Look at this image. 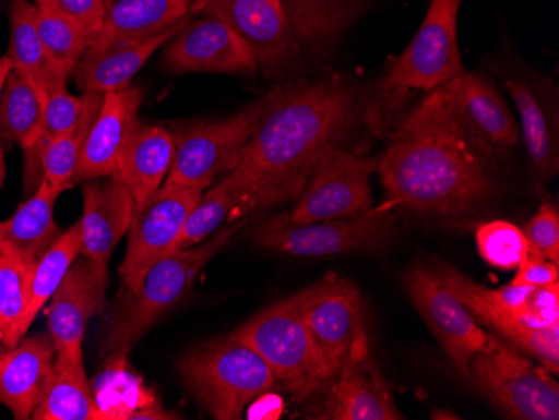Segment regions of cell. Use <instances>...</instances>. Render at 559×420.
I'll use <instances>...</instances> for the list:
<instances>
[{"mask_svg": "<svg viewBox=\"0 0 559 420\" xmlns=\"http://www.w3.org/2000/svg\"><path fill=\"white\" fill-rule=\"evenodd\" d=\"M499 155L442 84L404 116L380 155L377 171L388 194L382 206L442 219L476 215L501 191Z\"/></svg>", "mask_w": 559, "mask_h": 420, "instance_id": "obj_1", "label": "cell"}, {"mask_svg": "<svg viewBox=\"0 0 559 420\" xmlns=\"http://www.w3.org/2000/svg\"><path fill=\"white\" fill-rule=\"evenodd\" d=\"M359 116V96L341 81L295 84L266 94L237 168L255 183L260 208L300 196L320 159L341 147Z\"/></svg>", "mask_w": 559, "mask_h": 420, "instance_id": "obj_2", "label": "cell"}, {"mask_svg": "<svg viewBox=\"0 0 559 420\" xmlns=\"http://www.w3.org/2000/svg\"><path fill=\"white\" fill-rule=\"evenodd\" d=\"M243 227L245 221L230 225L193 249L173 250L156 260L140 285L133 291H126L121 305L116 309L106 334V352L118 357L128 353L163 313L187 297L203 268Z\"/></svg>", "mask_w": 559, "mask_h": 420, "instance_id": "obj_3", "label": "cell"}, {"mask_svg": "<svg viewBox=\"0 0 559 420\" xmlns=\"http://www.w3.org/2000/svg\"><path fill=\"white\" fill-rule=\"evenodd\" d=\"M231 337L255 350L272 369L276 381L282 382L297 400L309 399L329 387L337 375V370L301 320L294 297L248 320Z\"/></svg>", "mask_w": 559, "mask_h": 420, "instance_id": "obj_4", "label": "cell"}, {"mask_svg": "<svg viewBox=\"0 0 559 420\" xmlns=\"http://www.w3.org/2000/svg\"><path fill=\"white\" fill-rule=\"evenodd\" d=\"M178 370L198 403L219 420L240 419L248 404L276 384L265 360L231 335L185 353Z\"/></svg>", "mask_w": 559, "mask_h": 420, "instance_id": "obj_5", "label": "cell"}, {"mask_svg": "<svg viewBox=\"0 0 559 420\" xmlns=\"http://www.w3.org/2000/svg\"><path fill=\"white\" fill-rule=\"evenodd\" d=\"M469 381L506 419H559V385L551 372L492 332L471 359Z\"/></svg>", "mask_w": 559, "mask_h": 420, "instance_id": "obj_6", "label": "cell"}, {"mask_svg": "<svg viewBox=\"0 0 559 420\" xmlns=\"http://www.w3.org/2000/svg\"><path fill=\"white\" fill-rule=\"evenodd\" d=\"M442 284L469 310L477 324L516 345L521 352L538 360L551 374L559 370V325L536 328L531 316V299L536 287L506 285L488 288L476 284L460 269L436 260L430 265Z\"/></svg>", "mask_w": 559, "mask_h": 420, "instance_id": "obj_7", "label": "cell"}, {"mask_svg": "<svg viewBox=\"0 0 559 420\" xmlns=\"http://www.w3.org/2000/svg\"><path fill=\"white\" fill-rule=\"evenodd\" d=\"M463 0H430L414 39L392 64L379 91L399 106L413 93H430L464 72L457 43V12Z\"/></svg>", "mask_w": 559, "mask_h": 420, "instance_id": "obj_8", "label": "cell"}, {"mask_svg": "<svg viewBox=\"0 0 559 420\" xmlns=\"http://www.w3.org/2000/svg\"><path fill=\"white\" fill-rule=\"evenodd\" d=\"M395 235L394 216L385 206L344 219L294 224L288 215L266 219L255 231L260 249L295 256L382 252Z\"/></svg>", "mask_w": 559, "mask_h": 420, "instance_id": "obj_9", "label": "cell"}, {"mask_svg": "<svg viewBox=\"0 0 559 420\" xmlns=\"http://www.w3.org/2000/svg\"><path fill=\"white\" fill-rule=\"evenodd\" d=\"M263 106L265 96L230 118L191 122L173 130L175 158L166 183L205 191L216 178L237 169Z\"/></svg>", "mask_w": 559, "mask_h": 420, "instance_id": "obj_10", "label": "cell"}, {"mask_svg": "<svg viewBox=\"0 0 559 420\" xmlns=\"http://www.w3.org/2000/svg\"><path fill=\"white\" fill-rule=\"evenodd\" d=\"M294 297L295 307L334 369L369 352L359 288L329 275Z\"/></svg>", "mask_w": 559, "mask_h": 420, "instance_id": "obj_11", "label": "cell"}, {"mask_svg": "<svg viewBox=\"0 0 559 420\" xmlns=\"http://www.w3.org/2000/svg\"><path fill=\"white\" fill-rule=\"evenodd\" d=\"M203 190L163 183L162 188L134 205L133 218L128 230V249L119 266L126 291H133L140 285L156 260L176 249L183 233L191 209L200 202Z\"/></svg>", "mask_w": 559, "mask_h": 420, "instance_id": "obj_12", "label": "cell"}, {"mask_svg": "<svg viewBox=\"0 0 559 420\" xmlns=\"http://www.w3.org/2000/svg\"><path fill=\"white\" fill-rule=\"evenodd\" d=\"M379 161L380 156L354 155L342 147L330 149L313 169L288 218L294 224H316L369 212L372 208L370 177L379 168Z\"/></svg>", "mask_w": 559, "mask_h": 420, "instance_id": "obj_13", "label": "cell"}, {"mask_svg": "<svg viewBox=\"0 0 559 420\" xmlns=\"http://www.w3.org/2000/svg\"><path fill=\"white\" fill-rule=\"evenodd\" d=\"M405 287L457 374L469 381L471 359L485 347L488 332L477 324L430 265L413 266L405 275Z\"/></svg>", "mask_w": 559, "mask_h": 420, "instance_id": "obj_14", "label": "cell"}, {"mask_svg": "<svg viewBox=\"0 0 559 420\" xmlns=\"http://www.w3.org/2000/svg\"><path fill=\"white\" fill-rule=\"evenodd\" d=\"M106 285L108 265L83 259L72 263L64 280L52 295L46 316L58 362L84 365V335L94 310L105 297Z\"/></svg>", "mask_w": 559, "mask_h": 420, "instance_id": "obj_15", "label": "cell"}, {"mask_svg": "<svg viewBox=\"0 0 559 420\" xmlns=\"http://www.w3.org/2000/svg\"><path fill=\"white\" fill-rule=\"evenodd\" d=\"M190 14L225 22L266 71L284 68L297 56V40L287 15L266 0H193Z\"/></svg>", "mask_w": 559, "mask_h": 420, "instance_id": "obj_16", "label": "cell"}, {"mask_svg": "<svg viewBox=\"0 0 559 420\" xmlns=\"http://www.w3.org/2000/svg\"><path fill=\"white\" fill-rule=\"evenodd\" d=\"M165 68L181 72H219V74H253L259 69L250 47L216 17L198 19L168 43Z\"/></svg>", "mask_w": 559, "mask_h": 420, "instance_id": "obj_17", "label": "cell"}, {"mask_svg": "<svg viewBox=\"0 0 559 420\" xmlns=\"http://www.w3.org/2000/svg\"><path fill=\"white\" fill-rule=\"evenodd\" d=\"M141 105V87L130 86L105 94L103 105L84 143L83 156L72 178V187L112 177L126 144L140 124L138 112Z\"/></svg>", "mask_w": 559, "mask_h": 420, "instance_id": "obj_18", "label": "cell"}, {"mask_svg": "<svg viewBox=\"0 0 559 420\" xmlns=\"http://www.w3.org/2000/svg\"><path fill=\"white\" fill-rule=\"evenodd\" d=\"M504 84L521 119V136L531 166L542 180H551L559 168L558 105L548 81L523 72L506 74Z\"/></svg>", "mask_w": 559, "mask_h": 420, "instance_id": "obj_19", "label": "cell"}, {"mask_svg": "<svg viewBox=\"0 0 559 420\" xmlns=\"http://www.w3.org/2000/svg\"><path fill=\"white\" fill-rule=\"evenodd\" d=\"M316 419L401 420L404 416L395 406L391 385L367 353L341 367Z\"/></svg>", "mask_w": 559, "mask_h": 420, "instance_id": "obj_20", "label": "cell"}, {"mask_svg": "<svg viewBox=\"0 0 559 420\" xmlns=\"http://www.w3.org/2000/svg\"><path fill=\"white\" fill-rule=\"evenodd\" d=\"M56 372V347L50 335L24 337L0 353V404L14 419H33Z\"/></svg>", "mask_w": 559, "mask_h": 420, "instance_id": "obj_21", "label": "cell"}, {"mask_svg": "<svg viewBox=\"0 0 559 420\" xmlns=\"http://www.w3.org/2000/svg\"><path fill=\"white\" fill-rule=\"evenodd\" d=\"M81 255L108 265L116 244L130 230L134 200L121 181H87L83 190Z\"/></svg>", "mask_w": 559, "mask_h": 420, "instance_id": "obj_22", "label": "cell"}, {"mask_svg": "<svg viewBox=\"0 0 559 420\" xmlns=\"http://www.w3.org/2000/svg\"><path fill=\"white\" fill-rule=\"evenodd\" d=\"M190 22H181L159 36L133 43L109 44V46L87 49L81 61L75 65L74 76L78 87L83 93H115L131 86L140 69L147 59L158 51L163 44L169 43Z\"/></svg>", "mask_w": 559, "mask_h": 420, "instance_id": "obj_23", "label": "cell"}, {"mask_svg": "<svg viewBox=\"0 0 559 420\" xmlns=\"http://www.w3.org/2000/svg\"><path fill=\"white\" fill-rule=\"evenodd\" d=\"M193 0H105V22L87 49L159 36L190 17Z\"/></svg>", "mask_w": 559, "mask_h": 420, "instance_id": "obj_24", "label": "cell"}, {"mask_svg": "<svg viewBox=\"0 0 559 420\" xmlns=\"http://www.w3.org/2000/svg\"><path fill=\"white\" fill-rule=\"evenodd\" d=\"M448 84L464 118L480 137L498 152L516 149L521 140L520 124L489 77L464 71Z\"/></svg>", "mask_w": 559, "mask_h": 420, "instance_id": "obj_25", "label": "cell"}, {"mask_svg": "<svg viewBox=\"0 0 559 420\" xmlns=\"http://www.w3.org/2000/svg\"><path fill=\"white\" fill-rule=\"evenodd\" d=\"M175 158V137L159 124H138L126 144L112 177L124 184L141 205L158 191L168 178Z\"/></svg>", "mask_w": 559, "mask_h": 420, "instance_id": "obj_26", "label": "cell"}, {"mask_svg": "<svg viewBox=\"0 0 559 420\" xmlns=\"http://www.w3.org/2000/svg\"><path fill=\"white\" fill-rule=\"evenodd\" d=\"M61 193V188L40 181L29 200L11 218L0 221V252L34 265L62 235L55 219L56 202Z\"/></svg>", "mask_w": 559, "mask_h": 420, "instance_id": "obj_27", "label": "cell"}, {"mask_svg": "<svg viewBox=\"0 0 559 420\" xmlns=\"http://www.w3.org/2000/svg\"><path fill=\"white\" fill-rule=\"evenodd\" d=\"M259 208L255 183L245 177L243 172L234 169L212 190L201 194L200 202L188 216L175 250L193 249L218 230L225 219L243 216Z\"/></svg>", "mask_w": 559, "mask_h": 420, "instance_id": "obj_28", "label": "cell"}, {"mask_svg": "<svg viewBox=\"0 0 559 420\" xmlns=\"http://www.w3.org/2000/svg\"><path fill=\"white\" fill-rule=\"evenodd\" d=\"M11 44L8 58L43 93L68 86L69 74L56 68L37 33V8L31 0H11Z\"/></svg>", "mask_w": 559, "mask_h": 420, "instance_id": "obj_29", "label": "cell"}, {"mask_svg": "<svg viewBox=\"0 0 559 420\" xmlns=\"http://www.w3.org/2000/svg\"><path fill=\"white\" fill-rule=\"evenodd\" d=\"M46 105L47 94L12 68L0 97V140L31 152L43 133Z\"/></svg>", "mask_w": 559, "mask_h": 420, "instance_id": "obj_30", "label": "cell"}, {"mask_svg": "<svg viewBox=\"0 0 559 420\" xmlns=\"http://www.w3.org/2000/svg\"><path fill=\"white\" fill-rule=\"evenodd\" d=\"M81 255V221L62 231L56 243L34 263L27 285V302L19 325V340L25 337L40 310L52 299L75 259Z\"/></svg>", "mask_w": 559, "mask_h": 420, "instance_id": "obj_31", "label": "cell"}, {"mask_svg": "<svg viewBox=\"0 0 559 420\" xmlns=\"http://www.w3.org/2000/svg\"><path fill=\"white\" fill-rule=\"evenodd\" d=\"M36 420H99L111 419L100 409L87 382L84 365H69L56 360L55 377L50 379L39 406Z\"/></svg>", "mask_w": 559, "mask_h": 420, "instance_id": "obj_32", "label": "cell"}, {"mask_svg": "<svg viewBox=\"0 0 559 420\" xmlns=\"http://www.w3.org/2000/svg\"><path fill=\"white\" fill-rule=\"evenodd\" d=\"M83 96H72L68 86L47 93L43 133L31 152L24 153V193L33 194L43 181V156L47 147L74 130L83 112Z\"/></svg>", "mask_w": 559, "mask_h": 420, "instance_id": "obj_33", "label": "cell"}, {"mask_svg": "<svg viewBox=\"0 0 559 420\" xmlns=\"http://www.w3.org/2000/svg\"><path fill=\"white\" fill-rule=\"evenodd\" d=\"M103 97L105 94L83 93V112L74 130L56 140L44 153L43 181L62 191L72 188V178L80 166L84 143L103 105Z\"/></svg>", "mask_w": 559, "mask_h": 420, "instance_id": "obj_34", "label": "cell"}, {"mask_svg": "<svg viewBox=\"0 0 559 420\" xmlns=\"http://www.w3.org/2000/svg\"><path fill=\"white\" fill-rule=\"evenodd\" d=\"M33 263L24 262L11 253L0 252V344L14 349L19 344V325L27 302Z\"/></svg>", "mask_w": 559, "mask_h": 420, "instance_id": "obj_35", "label": "cell"}, {"mask_svg": "<svg viewBox=\"0 0 559 420\" xmlns=\"http://www.w3.org/2000/svg\"><path fill=\"white\" fill-rule=\"evenodd\" d=\"M36 8L37 33L47 56L56 68L72 76L75 65L90 47V37L50 5L43 2Z\"/></svg>", "mask_w": 559, "mask_h": 420, "instance_id": "obj_36", "label": "cell"}, {"mask_svg": "<svg viewBox=\"0 0 559 420\" xmlns=\"http://www.w3.org/2000/svg\"><path fill=\"white\" fill-rule=\"evenodd\" d=\"M480 259L499 269H516L530 253L526 235L510 221H489L476 231Z\"/></svg>", "mask_w": 559, "mask_h": 420, "instance_id": "obj_37", "label": "cell"}, {"mask_svg": "<svg viewBox=\"0 0 559 420\" xmlns=\"http://www.w3.org/2000/svg\"><path fill=\"white\" fill-rule=\"evenodd\" d=\"M530 252L549 262H559V213L551 203H545L530 224L523 228Z\"/></svg>", "mask_w": 559, "mask_h": 420, "instance_id": "obj_38", "label": "cell"}, {"mask_svg": "<svg viewBox=\"0 0 559 420\" xmlns=\"http://www.w3.org/2000/svg\"><path fill=\"white\" fill-rule=\"evenodd\" d=\"M93 39L105 22V0H43ZM40 2V4H43Z\"/></svg>", "mask_w": 559, "mask_h": 420, "instance_id": "obj_39", "label": "cell"}, {"mask_svg": "<svg viewBox=\"0 0 559 420\" xmlns=\"http://www.w3.org/2000/svg\"><path fill=\"white\" fill-rule=\"evenodd\" d=\"M511 284L527 285V287H549V285L559 284L558 265L530 252L518 266L516 277Z\"/></svg>", "mask_w": 559, "mask_h": 420, "instance_id": "obj_40", "label": "cell"}, {"mask_svg": "<svg viewBox=\"0 0 559 420\" xmlns=\"http://www.w3.org/2000/svg\"><path fill=\"white\" fill-rule=\"evenodd\" d=\"M14 68L11 59L8 56L0 58V97H2V91H4L5 81H8L9 72Z\"/></svg>", "mask_w": 559, "mask_h": 420, "instance_id": "obj_41", "label": "cell"}, {"mask_svg": "<svg viewBox=\"0 0 559 420\" xmlns=\"http://www.w3.org/2000/svg\"><path fill=\"white\" fill-rule=\"evenodd\" d=\"M5 180V158H4V149H2V144H0V187L4 184Z\"/></svg>", "mask_w": 559, "mask_h": 420, "instance_id": "obj_42", "label": "cell"}, {"mask_svg": "<svg viewBox=\"0 0 559 420\" xmlns=\"http://www.w3.org/2000/svg\"><path fill=\"white\" fill-rule=\"evenodd\" d=\"M266 2H270V4H272L273 8L276 9V11L282 12V14H285L284 0H266Z\"/></svg>", "mask_w": 559, "mask_h": 420, "instance_id": "obj_43", "label": "cell"}, {"mask_svg": "<svg viewBox=\"0 0 559 420\" xmlns=\"http://www.w3.org/2000/svg\"><path fill=\"white\" fill-rule=\"evenodd\" d=\"M31 2H34V4L39 5L43 0H31Z\"/></svg>", "mask_w": 559, "mask_h": 420, "instance_id": "obj_44", "label": "cell"}, {"mask_svg": "<svg viewBox=\"0 0 559 420\" xmlns=\"http://www.w3.org/2000/svg\"><path fill=\"white\" fill-rule=\"evenodd\" d=\"M4 352V350L0 349V353Z\"/></svg>", "mask_w": 559, "mask_h": 420, "instance_id": "obj_45", "label": "cell"}]
</instances>
